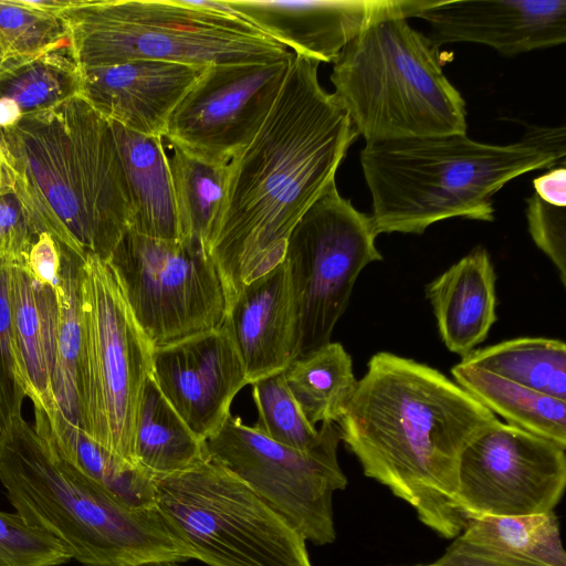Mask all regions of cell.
Here are the masks:
<instances>
[{
    "label": "cell",
    "mask_w": 566,
    "mask_h": 566,
    "mask_svg": "<svg viewBox=\"0 0 566 566\" xmlns=\"http://www.w3.org/2000/svg\"><path fill=\"white\" fill-rule=\"evenodd\" d=\"M81 310L78 427L116 460L138 469L134 434L144 387L153 371V346L136 323L115 273L93 254H86L82 265Z\"/></svg>",
    "instance_id": "7"
},
{
    "label": "cell",
    "mask_w": 566,
    "mask_h": 566,
    "mask_svg": "<svg viewBox=\"0 0 566 566\" xmlns=\"http://www.w3.org/2000/svg\"><path fill=\"white\" fill-rule=\"evenodd\" d=\"M10 273L11 263L0 259V432L23 419L28 397L13 331Z\"/></svg>",
    "instance_id": "33"
},
{
    "label": "cell",
    "mask_w": 566,
    "mask_h": 566,
    "mask_svg": "<svg viewBox=\"0 0 566 566\" xmlns=\"http://www.w3.org/2000/svg\"><path fill=\"white\" fill-rule=\"evenodd\" d=\"M566 447L494 420L463 450L457 501L467 520L552 512L566 485Z\"/></svg>",
    "instance_id": "12"
},
{
    "label": "cell",
    "mask_w": 566,
    "mask_h": 566,
    "mask_svg": "<svg viewBox=\"0 0 566 566\" xmlns=\"http://www.w3.org/2000/svg\"><path fill=\"white\" fill-rule=\"evenodd\" d=\"M248 385L285 371L300 356V325L286 262L255 279L226 310Z\"/></svg>",
    "instance_id": "18"
},
{
    "label": "cell",
    "mask_w": 566,
    "mask_h": 566,
    "mask_svg": "<svg viewBox=\"0 0 566 566\" xmlns=\"http://www.w3.org/2000/svg\"><path fill=\"white\" fill-rule=\"evenodd\" d=\"M24 268L34 280L51 287L55 296L63 292L61 243L51 232H38Z\"/></svg>",
    "instance_id": "37"
},
{
    "label": "cell",
    "mask_w": 566,
    "mask_h": 566,
    "mask_svg": "<svg viewBox=\"0 0 566 566\" xmlns=\"http://www.w3.org/2000/svg\"><path fill=\"white\" fill-rule=\"evenodd\" d=\"M319 62L294 54L280 94L251 143L229 163L208 252L226 298L284 260L287 238L335 182L357 139L347 113L318 82Z\"/></svg>",
    "instance_id": "1"
},
{
    "label": "cell",
    "mask_w": 566,
    "mask_h": 566,
    "mask_svg": "<svg viewBox=\"0 0 566 566\" xmlns=\"http://www.w3.org/2000/svg\"><path fill=\"white\" fill-rule=\"evenodd\" d=\"M371 217L357 210L333 182L292 229L286 262L300 325L298 358L331 342L354 284L381 261Z\"/></svg>",
    "instance_id": "10"
},
{
    "label": "cell",
    "mask_w": 566,
    "mask_h": 566,
    "mask_svg": "<svg viewBox=\"0 0 566 566\" xmlns=\"http://www.w3.org/2000/svg\"><path fill=\"white\" fill-rule=\"evenodd\" d=\"M333 63V94L366 144L467 134L465 102L439 49L407 19L370 25Z\"/></svg>",
    "instance_id": "6"
},
{
    "label": "cell",
    "mask_w": 566,
    "mask_h": 566,
    "mask_svg": "<svg viewBox=\"0 0 566 566\" xmlns=\"http://www.w3.org/2000/svg\"><path fill=\"white\" fill-rule=\"evenodd\" d=\"M111 123L125 172L133 217L129 230L160 240H180L174 189L163 138Z\"/></svg>",
    "instance_id": "23"
},
{
    "label": "cell",
    "mask_w": 566,
    "mask_h": 566,
    "mask_svg": "<svg viewBox=\"0 0 566 566\" xmlns=\"http://www.w3.org/2000/svg\"><path fill=\"white\" fill-rule=\"evenodd\" d=\"M528 232L536 247L553 262L566 286V210L536 193L526 199Z\"/></svg>",
    "instance_id": "35"
},
{
    "label": "cell",
    "mask_w": 566,
    "mask_h": 566,
    "mask_svg": "<svg viewBox=\"0 0 566 566\" xmlns=\"http://www.w3.org/2000/svg\"><path fill=\"white\" fill-rule=\"evenodd\" d=\"M451 374L459 386L507 424L566 447V400L462 363L454 365Z\"/></svg>",
    "instance_id": "25"
},
{
    "label": "cell",
    "mask_w": 566,
    "mask_h": 566,
    "mask_svg": "<svg viewBox=\"0 0 566 566\" xmlns=\"http://www.w3.org/2000/svg\"><path fill=\"white\" fill-rule=\"evenodd\" d=\"M207 67L136 60L81 69L80 95L108 122L164 138L172 112Z\"/></svg>",
    "instance_id": "17"
},
{
    "label": "cell",
    "mask_w": 566,
    "mask_h": 566,
    "mask_svg": "<svg viewBox=\"0 0 566 566\" xmlns=\"http://www.w3.org/2000/svg\"><path fill=\"white\" fill-rule=\"evenodd\" d=\"M496 419L439 370L379 352L337 426L366 476L409 504L439 536L453 539L468 523L457 501L460 457Z\"/></svg>",
    "instance_id": "2"
},
{
    "label": "cell",
    "mask_w": 566,
    "mask_h": 566,
    "mask_svg": "<svg viewBox=\"0 0 566 566\" xmlns=\"http://www.w3.org/2000/svg\"><path fill=\"white\" fill-rule=\"evenodd\" d=\"M285 382L307 420L337 423L357 387L349 354L329 342L297 358L283 371Z\"/></svg>",
    "instance_id": "27"
},
{
    "label": "cell",
    "mask_w": 566,
    "mask_h": 566,
    "mask_svg": "<svg viewBox=\"0 0 566 566\" xmlns=\"http://www.w3.org/2000/svg\"><path fill=\"white\" fill-rule=\"evenodd\" d=\"M293 55L209 65L169 118L165 137L170 146L203 161L229 164L266 119Z\"/></svg>",
    "instance_id": "13"
},
{
    "label": "cell",
    "mask_w": 566,
    "mask_h": 566,
    "mask_svg": "<svg viewBox=\"0 0 566 566\" xmlns=\"http://www.w3.org/2000/svg\"><path fill=\"white\" fill-rule=\"evenodd\" d=\"M434 566H566L554 511L468 521Z\"/></svg>",
    "instance_id": "19"
},
{
    "label": "cell",
    "mask_w": 566,
    "mask_h": 566,
    "mask_svg": "<svg viewBox=\"0 0 566 566\" xmlns=\"http://www.w3.org/2000/svg\"><path fill=\"white\" fill-rule=\"evenodd\" d=\"M0 482L15 512L60 539L83 566L195 559L155 504L118 499L60 457L24 419L0 432Z\"/></svg>",
    "instance_id": "4"
},
{
    "label": "cell",
    "mask_w": 566,
    "mask_h": 566,
    "mask_svg": "<svg viewBox=\"0 0 566 566\" xmlns=\"http://www.w3.org/2000/svg\"><path fill=\"white\" fill-rule=\"evenodd\" d=\"M10 301L18 354L34 408L50 420L60 410L54 394L59 304L53 290L11 264Z\"/></svg>",
    "instance_id": "21"
},
{
    "label": "cell",
    "mask_w": 566,
    "mask_h": 566,
    "mask_svg": "<svg viewBox=\"0 0 566 566\" xmlns=\"http://www.w3.org/2000/svg\"><path fill=\"white\" fill-rule=\"evenodd\" d=\"M151 375L163 396L202 441L231 415L235 395L248 385L232 335L219 327L154 347Z\"/></svg>",
    "instance_id": "14"
},
{
    "label": "cell",
    "mask_w": 566,
    "mask_h": 566,
    "mask_svg": "<svg viewBox=\"0 0 566 566\" xmlns=\"http://www.w3.org/2000/svg\"><path fill=\"white\" fill-rule=\"evenodd\" d=\"M323 437L310 451H298L262 434L230 415L205 440L208 455L242 480L315 545L335 541L333 494L347 479L337 460L340 441L335 422L322 423Z\"/></svg>",
    "instance_id": "11"
},
{
    "label": "cell",
    "mask_w": 566,
    "mask_h": 566,
    "mask_svg": "<svg viewBox=\"0 0 566 566\" xmlns=\"http://www.w3.org/2000/svg\"><path fill=\"white\" fill-rule=\"evenodd\" d=\"M534 193L542 200L558 207H566L565 164L551 168L533 180Z\"/></svg>",
    "instance_id": "38"
},
{
    "label": "cell",
    "mask_w": 566,
    "mask_h": 566,
    "mask_svg": "<svg viewBox=\"0 0 566 566\" xmlns=\"http://www.w3.org/2000/svg\"><path fill=\"white\" fill-rule=\"evenodd\" d=\"M134 457L154 482L189 470L207 451L157 387L153 375L146 380L134 434Z\"/></svg>",
    "instance_id": "24"
},
{
    "label": "cell",
    "mask_w": 566,
    "mask_h": 566,
    "mask_svg": "<svg viewBox=\"0 0 566 566\" xmlns=\"http://www.w3.org/2000/svg\"><path fill=\"white\" fill-rule=\"evenodd\" d=\"M418 18L438 49L470 42L514 56L566 41V0H437Z\"/></svg>",
    "instance_id": "16"
},
{
    "label": "cell",
    "mask_w": 566,
    "mask_h": 566,
    "mask_svg": "<svg viewBox=\"0 0 566 566\" xmlns=\"http://www.w3.org/2000/svg\"><path fill=\"white\" fill-rule=\"evenodd\" d=\"M81 69L66 39L48 49L0 57V132L80 95Z\"/></svg>",
    "instance_id": "22"
},
{
    "label": "cell",
    "mask_w": 566,
    "mask_h": 566,
    "mask_svg": "<svg viewBox=\"0 0 566 566\" xmlns=\"http://www.w3.org/2000/svg\"><path fill=\"white\" fill-rule=\"evenodd\" d=\"M17 174L0 146V195L13 189Z\"/></svg>",
    "instance_id": "39"
},
{
    "label": "cell",
    "mask_w": 566,
    "mask_h": 566,
    "mask_svg": "<svg viewBox=\"0 0 566 566\" xmlns=\"http://www.w3.org/2000/svg\"><path fill=\"white\" fill-rule=\"evenodd\" d=\"M230 10L294 54L334 62L370 25L411 18L437 0H224Z\"/></svg>",
    "instance_id": "15"
},
{
    "label": "cell",
    "mask_w": 566,
    "mask_h": 566,
    "mask_svg": "<svg viewBox=\"0 0 566 566\" xmlns=\"http://www.w3.org/2000/svg\"><path fill=\"white\" fill-rule=\"evenodd\" d=\"M61 243V242H60ZM63 293L56 296L59 327L54 394L61 412L78 427L77 375L82 343L81 272L84 254L61 243Z\"/></svg>",
    "instance_id": "30"
},
{
    "label": "cell",
    "mask_w": 566,
    "mask_h": 566,
    "mask_svg": "<svg viewBox=\"0 0 566 566\" xmlns=\"http://www.w3.org/2000/svg\"><path fill=\"white\" fill-rule=\"evenodd\" d=\"M72 559L60 539L17 512L0 510V566H61Z\"/></svg>",
    "instance_id": "34"
},
{
    "label": "cell",
    "mask_w": 566,
    "mask_h": 566,
    "mask_svg": "<svg viewBox=\"0 0 566 566\" xmlns=\"http://www.w3.org/2000/svg\"><path fill=\"white\" fill-rule=\"evenodd\" d=\"M174 149L168 158L180 239L207 249L224 201L229 164H213Z\"/></svg>",
    "instance_id": "29"
},
{
    "label": "cell",
    "mask_w": 566,
    "mask_h": 566,
    "mask_svg": "<svg viewBox=\"0 0 566 566\" xmlns=\"http://www.w3.org/2000/svg\"><path fill=\"white\" fill-rule=\"evenodd\" d=\"M2 56V52H1V49H0V57Z\"/></svg>",
    "instance_id": "42"
},
{
    "label": "cell",
    "mask_w": 566,
    "mask_h": 566,
    "mask_svg": "<svg viewBox=\"0 0 566 566\" xmlns=\"http://www.w3.org/2000/svg\"><path fill=\"white\" fill-rule=\"evenodd\" d=\"M69 39L59 14L29 0L0 1L2 56L34 53Z\"/></svg>",
    "instance_id": "32"
},
{
    "label": "cell",
    "mask_w": 566,
    "mask_h": 566,
    "mask_svg": "<svg viewBox=\"0 0 566 566\" xmlns=\"http://www.w3.org/2000/svg\"><path fill=\"white\" fill-rule=\"evenodd\" d=\"M154 502L209 566H313L301 533L208 453L156 480Z\"/></svg>",
    "instance_id": "8"
},
{
    "label": "cell",
    "mask_w": 566,
    "mask_h": 566,
    "mask_svg": "<svg viewBox=\"0 0 566 566\" xmlns=\"http://www.w3.org/2000/svg\"><path fill=\"white\" fill-rule=\"evenodd\" d=\"M496 275L489 252L475 248L426 287L446 347L462 358L496 322Z\"/></svg>",
    "instance_id": "20"
},
{
    "label": "cell",
    "mask_w": 566,
    "mask_h": 566,
    "mask_svg": "<svg viewBox=\"0 0 566 566\" xmlns=\"http://www.w3.org/2000/svg\"><path fill=\"white\" fill-rule=\"evenodd\" d=\"M565 127H527L510 145L467 134L368 143L360 166L371 197L377 234H421L432 223L461 217L494 220L492 198L510 180L565 164Z\"/></svg>",
    "instance_id": "3"
},
{
    "label": "cell",
    "mask_w": 566,
    "mask_h": 566,
    "mask_svg": "<svg viewBox=\"0 0 566 566\" xmlns=\"http://www.w3.org/2000/svg\"><path fill=\"white\" fill-rule=\"evenodd\" d=\"M252 398L258 410V431L275 442L298 451H310L323 437V428L316 429L290 391L283 373L256 380L252 385Z\"/></svg>",
    "instance_id": "31"
},
{
    "label": "cell",
    "mask_w": 566,
    "mask_h": 566,
    "mask_svg": "<svg viewBox=\"0 0 566 566\" xmlns=\"http://www.w3.org/2000/svg\"><path fill=\"white\" fill-rule=\"evenodd\" d=\"M106 262L153 348L223 323L222 285L199 240H160L128 229Z\"/></svg>",
    "instance_id": "9"
},
{
    "label": "cell",
    "mask_w": 566,
    "mask_h": 566,
    "mask_svg": "<svg viewBox=\"0 0 566 566\" xmlns=\"http://www.w3.org/2000/svg\"><path fill=\"white\" fill-rule=\"evenodd\" d=\"M36 234L31 213L14 185L0 195V259L24 266Z\"/></svg>",
    "instance_id": "36"
},
{
    "label": "cell",
    "mask_w": 566,
    "mask_h": 566,
    "mask_svg": "<svg viewBox=\"0 0 566 566\" xmlns=\"http://www.w3.org/2000/svg\"><path fill=\"white\" fill-rule=\"evenodd\" d=\"M401 566H406V565H401ZM411 566H434V565L432 563H430V564H416V565H411Z\"/></svg>",
    "instance_id": "41"
},
{
    "label": "cell",
    "mask_w": 566,
    "mask_h": 566,
    "mask_svg": "<svg viewBox=\"0 0 566 566\" xmlns=\"http://www.w3.org/2000/svg\"><path fill=\"white\" fill-rule=\"evenodd\" d=\"M35 430L43 434L60 457L118 499L133 505H154V481L142 470L129 468L56 411L48 420L34 408Z\"/></svg>",
    "instance_id": "26"
},
{
    "label": "cell",
    "mask_w": 566,
    "mask_h": 566,
    "mask_svg": "<svg viewBox=\"0 0 566 566\" xmlns=\"http://www.w3.org/2000/svg\"><path fill=\"white\" fill-rule=\"evenodd\" d=\"M545 395L566 400V345L560 339L520 337L474 349L460 361Z\"/></svg>",
    "instance_id": "28"
},
{
    "label": "cell",
    "mask_w": 566,
    "mask_h": 566,
    "mask_svg": "<svg viewBox=\"0 0 566 566\" xmlns=\"http://www.w3.org/2000/svg\"><path fill=\"white\" fill-rule=\"evenodd\" d=\"M135 566H181L180 563L176 562H153V563H145L140 565Z\"/></svg>",
    "instance_id": "40"
},
{
    "label": "cell",
    "mask_w": 566,
    "mask_h": 566,
    "mask_svg": "<svg viewBox=\"0 0 566 566\" xmlns=\"http://www.w3.org/2000/svg\"><path fill=\"white\" fill-rule=\"evenodd\" d=\"M59 15L80 69L136 60L209 66L293 53L222 1L71 0Z\"/></svg>",
    "instance_id": "5"
}]
</instances>
